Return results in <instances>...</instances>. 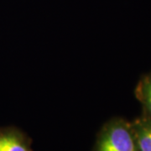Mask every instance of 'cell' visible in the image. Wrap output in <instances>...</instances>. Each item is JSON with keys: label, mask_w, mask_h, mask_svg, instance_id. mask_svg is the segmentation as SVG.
<instances>
[{"label": "cell", "mask_w": 151, "mask_h": 151, "mask_svg": "<svg viewBox=\"0 0 151 151\" xmlns=\"http://www.w3.org/2000/svg\"><path fill=\"white\" fill-rule=\"evenodd\" d=\"M93 151H139L131 122L119 117L109 119L99 130Z\"/></svg>", "instance_id": "6da1fadb"}, {"label": "cell", "mask_w": 151, "mask_h": 151, "mask_svg": "<svg viewBox=\"0 0 151 151\" xmlns=\"http://www.w3.org/2000/svg\"><path fill=\"white\" fill-rule=\"evenodd\" d=\"M32 140L16 127L0 128V151H34Z\"/></svg>", "instance_id": "7a4b0ae2"}, {"label": "cell", "mask_w": 151, "mask_h": 151, "mask_svg": "<svg viewBox=\"0 0 151 151\" xmlns=\"http://www.w3.org/2000/svg\"><path fill=\"white\" fill-rule=\"evenodd\" d=\"M139 151H151V119L141 115L131 122Z\"/></svg>", "instance_id": "3957f363"}, {"label": "cell", "mask_w": 151, "mask_h": 151, "mask_svg": "<svg viewBox=\"0 0 151 151\" xmlns=\"http://www.w3.org/2000/svg\"><path fill=\"white\" fill-rule=\"evenodd\" d=\"M134 93L142 105V116L151 119V71L141 77Z\"/></svg>", "instance_id": "277c9868"}]
</instances>
